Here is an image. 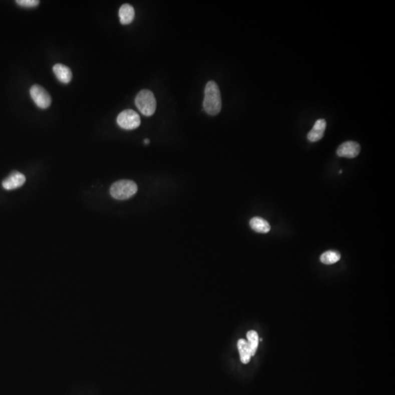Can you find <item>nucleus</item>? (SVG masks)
<instances>
[{"label":"nucleus","mask_w":395,"mask_h":395,"mask_svg":"<svg viewBox=\"0 0 395 395\" xmlns=\"http://www.w3.org/2000/svg\"><path fill=\"white\" fill-rule=\"evenodd\" d=\"M250 228L257 233L266 234L271 229L270 225L264 219L259 217H255L250 221Z\"/></svg>","instance_id":"nucleus-11"},{"label":"nucleus","mask_w":395,"mask_h":395,"mask_svg":"<svg viewBox=\"0 0 395 395\" xmlns=\"http://www.w3.org/2000/svg\"><path fill=\"white\" fill-rule=\"evenodd\" d=\"M203 106L205 112L209 115H217L221 111L222 99L220 89L213 81H210L206 85Z\"/></svg>","instance_id":"nucleus-1"},{"label":"nucleus","mask_w":395,"mask_h":395,"mask_svg":"<svg viewBox=\"0 0 395 395\" xmlns=\"http://www.w3.org/2000/svg\"><path fill=\"white\" fill-rule=\"evenodd\" d=\"M138 191L137 185L131 180L117 181L112 185L110 193L117 200H126L134 196Z\"/></svg>","instance_id":"nucleus-3"},{"label":"nucleus","mask_w":395,"mask_h":395,"mask_svg":"<svg viewBox=\"0 0 395 395\" xmlns=\"http://www.w3.org/2000/svg\"><path fill=\"white\" fill-rule=\"evenodd\" d=\"M247 344L250 349L252 356H254L255 352L258 345V333L255 331H249L247 334Z\"/></svg>","instance_id":"nucleus-14"},{"label":"nucleus","mask_w":395,"mask_h":395,"mask_svg":"<svg viewBox=\"0 0 395 395\" xmlns=\"http://www.w3.org/2000/svg\"><path fill=\"white\" fill-rule=\"evenodd\" d=\"M26 182V177L22 173L14 171L3 182V187L6 190H14L22 187Z\"/></svg>","instance_id":"nucleus-7"},{"label":"nucleus","mask_w":395,"mask_h":395,"mask_svg":"<svg viewBox=\"0 0 395 395\" xmlns=\"http://www.w3.org/2000/svg\"><path fill=\"white\" fill-rule=\"evenodd\" d=\"M238 350H239V354H240L241 361L243 364H247L250 361V357H251V352L250 349L249 348L247 342H246L245 339H240L238 340L237 342Z\"/></svg>","instance_id":"nucleus-12"},{"label":"nucleus","mask_w":395,"mask_h":395,"mask_svg":"<svg viewBox=\"0 0 395 395\" xmlns=\"http://www.w3.org/2000/svg\"><path fill=\"white\" fill-rule=\"evenodd\" d=\"M16 3L22 7L33 9V8L37 7L39 5L40 1H38V0H17Z\"/></svg>","instance_id":"nucleus-15"},{"label":"nucleus","mask_w":395,"mask_h":395,"mask_svg":"<svg viewBox=\"0 0 395 395\" xmlns=\"http://www.w3.org/2000/svg\"><path fill=\"white\" fill-rule=\"evenodd\" d=\"M53 72L57 79L63 84H68L72 79V71L63 64H56L53 67Z\"/></svg>","instance_id":"nucleus-9"},{"label":"nucleus","mask_w":395,"mask_h":395,"mask_svg":"<svg viewBox=\"0 0 395 395\" xmlns=\"http://www.w3.org/2000/svg\"><path fill=\"white\" fill-rule=\"evenodd\" d=\"M361 147L357 142L346 141L342 143L337 148V155L339 157L347 158H354L359 154Z\"/></svg>","instance_id":"nucleus-6"},{"label":"nucleus","mask_w":395,"mask_h":395,"mask_svg":"<svg viewBox=\"0 0 395 395\" xmlns=\"http://www.w3.org/2000/svg\"><path fill=\"white\" fill-rule=\"evenodd\" d=\"M117 122L123 129L134 130L140 126L141 118L135 111L127 109L119 114Z\"/></svg>","instance_id":"nucleus-4"},{"label":"nucleus","mask_w":395,"mask_h":395,"mask_svg":"<svg viewBox=\"0 0 395 395\" xmlns=\"http://www.w3.org/2000/svg\"><path fill=\"white\" fill-rule=\"evenodd\" d=\"M326 128V123L325 120L320 119L317 120L312 129L307 134V139L311 142H316L320 140L323 138Z\"/></svg>","instance_id":"nucleus-8"},{"label":"nucleus","mask_w":395,"mask_h":395,"mask_svg":"<svg viewBox=\"0 0 395 395\" xmlns=\"http://www.w3.org/2000/svg\"><path fill=\"white\" fill-rule=\"evenodd\" d=\"M30 96L38 107L48 109L52 104V98L49 93L41 86L35 85L30 89Z\"/></svg>","instance_id":"nucleus-5"},{"label":"nucleus","mask_w":395,"mask_h":395,"mask_svg":"<svg viewBox=\"0 0 395 395\" xmlns=\"http://www.w3.org/2000/svg\"><path fill=\"white\" fill-rule=\"evenodd\" d=\"M119 17L122 25H127L131 24L135 17V11L133 6L130 4H124L119 11Z\"/></svg>","instance_id":"nucleus-10"},{"label":"nucleus","mask_w":395,"mask_h":395,"mask_svg":"<svg viewBox=\"0 0 395 395\" xmlns=\"http://www.w3.org/2000/svg\"><path fill=\"white\" fill-rule=\"evenodd\" d=\"M144 143H145V144H148L149 143H150V140H149V139H145V140H144Z\"/></svg>","instance_id":"nucleus-16"},{"label":"nucleus","mask_w":395,"mask_h":395,"mask_svg":"<svg viewBox=\"0 0 395 395\" xmlns=\"http://www.w3.org/2000/svg\"><path fill=\"white\" fill-rule=\"evenodd\" d=\"M135 104L143 115L150 117L156 110L157 102L155 95L148 90H143L138 93Z\"/></svg>","instance_id":"nucleus-2"},{"label":"nucleus","mask_w":395,"mask_h":395,"mask_svg":"<svg viewBox=\"0 0 395 395\" xmlns=\"http://www.w3.org/2000/svg\"><path fill=\"white\" fill-rule=\"evenodd\" d=\"M341 256L337 251L334 250H328L320 255V260L324 264H333L339 261Z\"/></svg>","instance_id":"nucleus-13"}]
</instances>
